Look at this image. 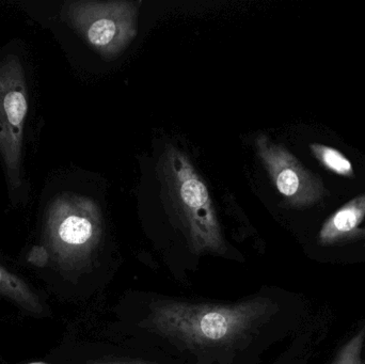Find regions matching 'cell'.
<instances>
[{
  "label": "cell",
  "mask_w": 365,
  "mask_h": 364,
  "mask_svg": "<svg viewBox=\"0 0 365 364\" xmlns=\"http://www.w3.org/2000/svg\"><path fill=\"white\" fill-rule=\"evenodd\" d=\"M274 310L276 306L266 298L232 305L164 301L152 306L147 323L155 333L189 348H223L247 337Z\"/></svg>",
  "instance_id": "cell-1"
},
{
  "label": "cell",
  "mask_w": 365,
  "mask_h": 364,
  "mask_svg": "<svg viewBox=\"0 0 365 364\" xmlns=\"http://www.w3.org/2000/svg\"><path fill=\"white\" fill-rule=\"evenodd\" d=\"M365 218V192L330 215L322 226L319 241L322 246H334L365 237L360 228Z\"/></svg>",
  "instance_id": "cell-7"
},
{
  "label": "cell",
  "mask_w": 365,
  "mask_h": 364,
  "mask_svg": "<svg viewBox=\"0 0 365 364\" xmlns=\"http://www.w3.org/2000/svg\"><path fill=\"white\" fill-rule=\"evenodd\" d=\"M139 4L125 0L68 1L62 16L106 59L122 53L137 34Z\"/></svg>",
  "instance_id": "cell-4"
},
{
  "label": "cell",
  "mask_w": 365,
  "mask_h": 364,
  "mask_svg": "<svg viewBox=\"0 0 365 364\" xmlns=\"http://www.w3.org/2000/svg\"><path fill=\"white\" fill-rule=\"evenodd\" d=\"M31 364H43V363H31Z\"/></svg>",
  "instance_id": "cell-13"
},
{
  "label": "cell",
  "mask_w": 365,
  "mask_h": 364,
  "mask_svg": "<svg viewBox=\"0 0 365 364\" xmlns=\"http://www.w3.org/2000/svg\"><path fill=\"white\" fill-rule=\"evenodd\" d=\"M0 295L6 297L31 313H43L38 296L25 281L0 266Z\"/></svg>",
  "instance_id": "cell-8"
},
{
  "label": "cell",
  "mask_w": 365,
  "mask_h": 364,
  "mask_svg": "<svg viewBox=\"0 0 365 364\" xmlns=\"http://www.w3.org/2000/svg\"><path fill=\"white\" fill-rule=\"evenodd\" d=\"M30 264L36 265L38 267H45L49 261V252L44 246H34L30 250L27 258Z\"/></svg>",
  "instance_id": "cell-11"
},
{
  "label": "cell",
  "mask_w": 365,
  "mask_h": 364,
  "mask_svg": "<svg viewBox=\"0 0 365 364\" xmlns=\"http://www.w3.org/2000/svg\"><path fill=\"white\" fill-rule=\"evenodd\" d=\"M98 364H118V363H98Z\"/></svg>",
  "instance_id": "cell-12"
},
{
  "label": "cell",
  "mask_w": 365,
  "mask_h": 364,
  "mask_svg": "<svg viewBox=\"0 0 365 364\" xmlns=\"http://www.w3.org/2000/svg\"><path fill=\"white\" fill-rule=\"evenodd\" d=\"M162 200L195 254L227 250L207 186L186 154L167 145L158 162Z\"/></svg>",
  "instance_id": "cell-2"
},
{
  "label": "cell",
  "mask_w": 365,
  "mask_h": 364,
  "mask_svg": "<svg viewBox=\"0 0 365 364\" xmlns=\"http://www.w3.org/2000/svg\"><path fill=\"white\" fill-rule=\"evenodd\" d=\"M28 113L27 85L19 58L0 62V154L12 187L21 186V149Z\"/></svg>",
  "instance_id": "cell-5"
},
{
  "label": "cell",
  "mask_w": 365,
  "mask_h": 364,
  "mask_svg": "<svg viewBox=\"0 0 365 364\" xmlns=\"http://www.w3.org/2000/svg\"><path fill=\"white\" fill-rule=\"evenodd\" d=\"M364 364H365V363H364Z\"/></svg>",
  "instance_id": "cell-14"
},
{
  "label": "cell",
  "mask_w": 365,
  "mask_h": 364,
  "mask_svg": "<svg viewBox=\"0 0 365 364\" xmlns=\"http://www.w3.org/2000/svg\"><path fill=\"white\" fill-rule=\"evenodd\" d=\"M311 153L319 160L322 166L330 172L336 173L340 177H354L355 170L351 160L336 147L322 143H310Z\"/></svg>",
  "instance_id": "cell-9"
},
{
  "label": "cell",
  "mask_w": 365,
  "mask_h": 364,
  "mask_svg": "<svg viewBox=\"0 0 365 364\" xmlns=\"http://www.w3.org/2000/svg\"><path fill=\"white\" fill-rule=\"evenodd\" d=\"M364 342L365 326L343 346L332 364H364L361 356Z\"/></svg>",
  "instance_id": "cell-10"
},
{
  "label": "cell",
  "mask_w": 365,
  "mask_h": 364,
  "mask_svg": "<svg viewBox=\"0 0 365 364\" xmlns=\"http://www.w3.org/2000/svg\"><path fill=\"white\" fill-rule=\"evenodd\" d=\"M255 149L274 187L289 207L306 209L323 200L327 192L322 177L307 169L287 147L259 134L255 138Z\"/></svg>",
  "instance_id": "cell-6"
},
{
  "label": "cell",
  "mask_w": 365,
  "mask_h": 364,
  "mask_svg": "<svg viewBox=\"0 0 365 364\" xmlns=\"http://www.w3.org/2000/svg\"><path fill=\"white\" fill-rule=\"evenodd\" d=\"M102 233V213L91 199L66 192L49 205L46 243L62 266L85 264L98 248Z\"/></svg>",
  "instance_id": "cell-3"
}]
</instances>
